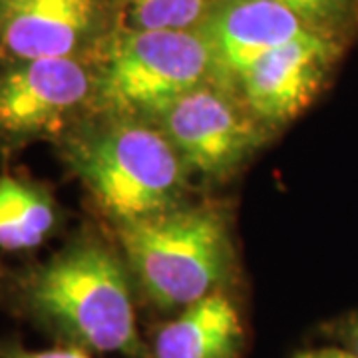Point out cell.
Listing matches in <instances>:
<instances>
[{"mask_svg":"<svg viewBox=\"0 0 358 358\" xmlns=\"http://www.w3.org/2000/svg\"><path fill=\"white\" fill-rule=\"evenodd\" d=\"M22 299L76 345L143 357L126 268L102 245L78 243L32 271L22 282Z\"/></svg>","mask_w":358,"mask_h":358,"instance_id":"cell-1","label":"cell"},{"mask_svg":"<svg viewBox=\"0 0 358 358\" xmlns=\"http://www.w3.org/2000/svg\"><path fill=\"white\" fill-rule=\"evenodd\" d=\"M72 169L102 211L122 225L178 207L185 164L162 129L131 117L76 136L66 145Z\"/></svg>","mask_w":358,"mask_h":358,"instance_id":"cell-2","label":"cell"},{"mask_svg":"<svg viewBox=\"0 0 358 358\" xmlns=\"http://www.w3.org/2000/svg\"><path fill=\"white\" fill-rule=\"evenodd\" d=\"M211 80V54L197 30L122 24L98 46L92 100L112 117H159L183 94Z\"/></svg>","mask_w":358,"mask_h":358,"instance_id":"cell-3","label":"cell"},{"mask_svg":"<svg viewBox=\"0 0 358 358\" xmlns=\"http://www.w3.org/2000/svg\"><path fill=\"white\" fill-rule=\"evenodd\" d=\"M120 241L141 289L159 308H185L217 293L231 268V239L223 213L173 207L120 227Z\"/></svg>","mask_w":358,"mask_h":358,"instance_id":"cell-4","label":"cell"},{"mask_svg":"<svg viewBox=\"0 0 358 358\" xmlns=\"http://www.w3.org/2000/svg\"><path fill=\"white\" fill-rule=\"evenodd\" d=\"M159 120L183 164L207 178L227 176L261 141L259 120L215 80L183 94Z\"/></svg>","mask_w":358,"mask_h":358,"instance_id":"cell-5","label":"cell"},{"mask_svg":"<svg viewBox=\"0 0 358 358\" xmlns=\"http://www.w3.org/2000/svg\"><path fill=\"white\" fill-rule=\"evenodd\" d=\"M94 98V66L76 56L13 60L0 70V140L54 134Z\"/></svg>","mask_w":358,"mask_h":358,"instance_id":"cell-6","label":"cell"},{"mask_svg":"<svg viewBox=\"0 0 358 358\" xmlns=\"http://www.w3.org/2000/svg\"><path fill=\"white\" fill-rule=\"evenodd\" d=\"M341 54V40L308 30L265 52L239 78L245 106L259 122L282 124L299 115Z\"/></svg>","mask_w":358,"mask_h":358,"instance_id":"cell-7","label":"cell"},{"mask_svg":"<svg viewBox=\"0 0 358 358\" xmlns=\"http://www.w3.org/2000/svg\"><path fill=\"white\" fill-rule=\"evenodd\" d=\"M308 30L277 0H213L197 28L211 54L215 82L227 88L237 86L259 56Z\"/></svg>","mask_w":358,"mask_h":358,"instance_id":"cell-8","label":"cell"},{"mask_svg":"<svg viewBox=\"0 0 358 358\" xmlns=\"http://www.w3.org/2000/svg\"><path fill=\"white\" fill-rule=\"evenodd\" d=\"M98 16L100 0H0V60L76 56Z\"/></svg>","mask_w":358,"mask_h":358,"instance_id":"cell-9","label":"cell"},{"mask_svg":"<svg viewBox=\"0 0 358 358\" xmlns=\"http://www.w3.org/2000/svg\"><path fill=\"white\" fill-rule=\"evenodd\" d=\"M243 334L237 308L217 291L192 303L157 331L154 358H237Z\"/></svg>","mask_w":358,"mask_h":358,"instance_id":"cell-10","label":"cell"},{"mask_svg":"<svg viewBox=\"0 0 358 358\" xmlns=\"http://www.w3.org/2000/svg\"><path fill=\"white\" fill-rule=\"evenodd\" d=\"M56 211L50 195L32 183L0 178V247L26 251L40 245L54 229Z\"/></svg>","mask_w":358,"mask_h":358,"instance_id":"cell-11","label":"cell"},{"mask_svg":"<svg viewBox=\"0 0 358 358\" xmlns=\"http://www.w3.org/2000/svg\"><path fill=\"white\" fill-rule=\"evenodd\" d=\"M213 0H126L128 26L148 30H197Z\"/></svg>","mask_w":358,"mask_h":358,"instance_id":"cell-12","label":"cell"},{"mask_svg":"<svg viewBox=\"0 0 358 358\" xmlns=\"http://www.w3.org/2000/svg\"><path fill=\"white\" fill-rule=\"evenodd\" d=\"M293 10L310 30L343 40L358 26V0H277Z\"/></svg>","mask_w":358,"mask_h":358,"instance_id":"cell-13","label":"cell"},{"mask_svg":"<svg viewBox=\"0 0 358 358\" xmlns=\"http://www.w3.org/2000/svg\"><path fill=\"white\" fill-rule=\"evenodd\" d=\"M0 358H90L86 350L70 346V348H54V350H24L18 346H0Z\"/></svg>","mask_w":358,"mask_h":358,"instance_id":"cell-14","label":"cell"},{"mask_svg":"<svg viewBox=\"0 0 358 358\" xmlns=\"http://www.w3.org/2000/svg\"><path fill=\"white\" fill-rule=\"evenodd\" d=\"M299 358H355V355L350 352H341V350H317V352H307L301 355Z\"/></svg>","mask_w":358,"mask_h":358,"instance_id":"cell-15","label":"cell"},{"mask_svg":"<svg viewBox=\"0 0 358 358\" xmlns=\"http://www.w3.org/2000/svg\"><path fill=\"white\" fill-rule=\"evenodd\" d=\"M352 355H355V358H358V324L352 331Z\"/></svg>","mask_w":358,"mask_h":358,"instance_id":"cell-16","label":"cell"}]
</instances>
